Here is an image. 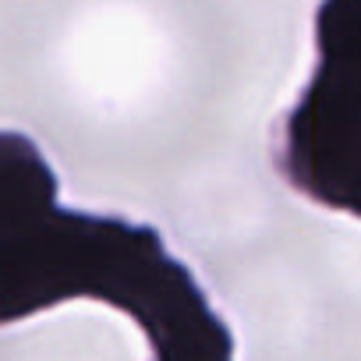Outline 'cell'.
Masks as SVG:
<instances>
[{
  "label": "cell",
  "mask_w": 361,
  "mask_h": 361,
  "mask_svg": "<svg viewBox=\"0 0 361 361\" xmlns=\"http://www.w3.org/2000/svg\"><path fill=\"white\" fill-rule=\"evenodd\" d=\"M57 173L22 131H0V322L68 298L131 312L159 361H227V333L159 234L61 206Z\"/></svg>",
  "instance_id": "obj_1"
},
{
  "label": "cell",
  "mask_w": 361,
  "mask_h": 361,
  "mask_svg": "<svg viewBox=\"0 0 361 361\" xmlns=\"http://www.w3.org/2000/svg\"><path fill=\"white\" fill-rule=\"evenodd\" d=\"M276 163L315 206L361 216V0L315 8V71L283 121Z\"/></svg>",
  "instance_id": "obj_2"
}]
</instances>
